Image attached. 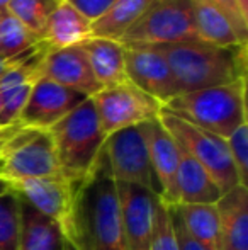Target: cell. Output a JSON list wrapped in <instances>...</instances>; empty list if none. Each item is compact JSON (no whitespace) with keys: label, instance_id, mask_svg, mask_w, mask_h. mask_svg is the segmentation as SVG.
Returning a JSON list of instances; mask_svg holds the SVG:
<instances>
[{"label":"cell","instance_id":"1","mask_svg":"<svg viewBox=\"0 0 248 250\" xmlns=\"http://www.w3.org/2000/svg\"><path fill=\"white\" fill-rule=\"evenodd\" d=\"M66 240L76 250H124L119 194L104 146L78 186L72 233Z\"/></svg>","mask_w":248,"mask_h":250},{"label":"cell","instance_id":"2","mask_svg":"<svg viewBox=\"0 0 248 250\" xmlns=\"http://www.w3.org/2000/svg\"><path fill=\"white\" fill-rule=\"evenodd\" d=\"M155 48L169 63L179 96L247 79V43L212 46L186 41Z\"/></svg>","mask_w":248,"mask_h":250},{"label":"cell","instance_id":"3","mask_svg":"<svg viewBox=\"0 0 248 250\" xmlns=\"http://www.w3.org/2000/svg\"><path fill=\"white\" fill-rule=\"evenodd\" d=\"M163 109L226 140L247 121V79L180 94L167 102Z\"/></svg>","mask_w":248,"mask_h":250},{"label":"cell","instance_id":"4","mask_svg":"<svg viewBox=\"0 0 248 250\" xmlns=\"http://www.w3.org/2000/svg\"><path fill=\"white\" fill-rule=\"evenodd\" d=\"M48 131L53 138L61 175L73 184H82L106 142L92 97L83 101Z\"/></svg>","mask_w":248,"mask_h":250},{"label":"cell","instance_id":"5","mask_svg":"<svg viewBox=\"0 0 248 250\" xmlns=\"http://www.w3.org/2000/svg\"><path fill=\"white\" fill-rule=\"evenodd\" d=\"M158 119L167 128V131L175 138L180 148L187 151L194 160H197L211 174L221 194L228 192L235 186L242 184L231 157H229L226 140L184 121L179 116L165 111L163 107L158 114Z\"/></svg>","mask_w":248,"mask_h":250},{"label":"cell","instance_id":"6","mask_svg":"<svg viewBox=\"0 0 248 250\" xmlns=\"http://www.w3.org/2000/svg\"><path fill=\"white\" fill-rule=\"evenodd\" d=\"M186 41H199L191 0H153L119 43L158 46Z\"/></svg>","mask_w":248,"mask_h":250},{"label":"cell","instance_id":"7","mask_svg":"<svg viewBox=\"0 0 248 250\" xmlns=\"http://www.w3.org/2000/svg\"><path fill=\"white\" fill-rule=\"evenodd\" d=\"M53 174L61 172L50 131L24 126L0 157V177L14 184Z\"/></svg>","mask_w":248,"mask_h":250},{"label":"cell","instance_id":"8","mask_svg":"<svg viewBox=\"0 0 248 250\" xmlns=\"http://www.w3.org/2000/svg\"><path fill=\"white\" fill-rule=\"evenodd\" d=\"M92 101L106 138L119 129L158 118L163 107L158 101L128 80L119 85L100 89L95 96H92Z\"/></svg>","mask_w":248,"mask_h":250},{"label":"cell","instance_id":"9","mask_svg":"<svg viewBox=\"0 0 248 250\" xmlns=\"http://www.w3.org/2000/svg\"><path fill=\"white\" fill-rule=\"evenodd\" d=\"M104 151L109 160L114 181L141 186L160 198L158 182L150 164L148 148L139 125L119 129L107 136L104 142Z\"/></svg>","mask_w":248,"mask_h":250},{"label":"cell","instance_id":"10","mask_svg":"<svg viewBox=\"0 0 248 250\" xmlns=\"http://www.w3.org/2000/svg\"><path fill=\"white\" fill-rule=\"evenodd\" d=\"M78 186L70 182L61 174H53L14 182L12 188L34 209L53 220L60 227L63 237L68 238L72 233Z\"/></svg>","mask_w":248,"mask_h":250},{"label":"cell","instance_id":"11","mask_svg":"<svg viewBox=\"0 0 248 250\" xmlns=\"http://www.w3.org/2000/svg\"><path fill=\"white\" fill-rule=\"evenodd\" d=\"M124 68L128 82L152 96L162 105L179 96L172 70L155 46L124 44Z\"/></svg>","mask_w":248,"mask_h":250},{"label":"cell","instance_id":"12","mask_svg":"<svg viewBox=\"0 0 248 250\" xmlns=\"http://www.w3.org/2000/svg\"><path fill=\"white\" fill-rule=\"evenodd\" d=\"M123 216L124 250H152L158 196L136 184L116 182Z\"/></svg>","mask_w":248,"mask_h":250},{"label":"cell","instance_id":"13","mask_svg":"<svg viewBox=\"0 0 248 250\" xmlns=\"http://www.w3.org/2000/svg\"><path fill=\"white\" fill-rule=\"evenodd\" d=\"M87 99L89 96L85 94L39 77L34 82L19 123L26 128L50 129Z\"/></svg>","mask_w":248,"mask_h":250},{"label":"cell","instance_id":"14","mask_svg":"<svg viewBox=\"0 0 248 250\" xmlns=\"http://www.w3.org/2000/svg\"><path fill=\"white\" fill-rule=\"evenodd\" d=\"M145 136L153 174L160 188V199L167 206H177V168L180 162V146L167 131L158 118L139 125Z\"/></svg>","mask_w":248,"mask_h":250},{"label":"cell","instance_id":"15","mask_svg":"<svg viewBox=\"0 0 248 250\" xmlns=\"http://www.w3.org/2000/svg\"><path fill=\"white\" fill-rule=\"evenodd\" d=\"M41 77L89 97L95 96L102 89L94 77L87 55L80 44L68 48H50L43 58Z\"/></svg>","mask_w":248,"mask_h":250},{"label":"cell","instance_id":"16","mask_svg":"<svg viewBox=\"0 0 248 250\" xmlns=\"http://www.w3.org/2000/svg\"><path fill=\"white\" fill-rule=\"evenodd\" d=\"M216 250H248V189L238 184L216 201Z\"/></svg>","mask_w":248,"mask_h":250},{"label":"cell","instance_id":"17","mask_svg":"<svg viewBox=\"0 0 248 250\" xmlns=\"http://www.w3.org/2000/svg\"><path fill=\"white\" fill-rule=\"evenodd\" d=\"M80 46L85 51L94 77L102 89L119 85L128 80L124 68L123 43L106 40V38H89Z\"/></svg>","mask_w":248,"mask_h":250},{"label":"cell","instance_id":"18","mask_svg":"<svg viewBox=\"0 0 248 250\" xmlns=\"http://www.w3.org/2000/svg\"><path fill=\"white\" fill-rule=\"evenodd\" d=\"M177 196L179 204H214L221 198L211 174L182 148L177 168Z\"/></svg>","mask_w":248,"mask_h":250},{"label":"cell","instance_id":"19","mask_svg":"<svg viewBox=\"0 0 248 250\" xmlns=\"http://www.w3.org/2000/svg\"><path fill=\"white\" fill-rule=\"evenodd\" d=\"M90 26L92 22L85 19L75 7L70 5L66 0H60L46 22L43 41L50 48H68L82 44L83 41L92 38Z\"/></svg>","mask_w":248,"mask_h":250},{"label":"cell","instance_id":"20","mask_svg":"<svg viewBox=\"0 0 248 250\" xmlns=\"http://www.w3.org/2000/svg\"><path fill=\"white\" fill-rule=\"evenodd\" d=\"M63 240L60 227L22 199L19 250H63Z\"/></svg>","mask_w":248,"mask_h":250},{"label":"cell","instance_id":"21","mask_svg":"<svg viewBox=\"0 0 248 250\" xmlns=\"http://www.w3.org/2000/svg\"><path fill=\"white\" fill-rule=\"evenodd\" d=\"M191 3L199 41L212 46L242 44L228 17L212 0H191Z\"/></svg>","mask_w":248,"mask_h":250},{"label":"cell","instance_id":"22","mask_svg":"<svg viewBox=\"0 0 248 250\" xmlns=\"http://www.w3.org/2000/svg\"><path fill=\"white\" fill-rule=\"evenodd\" d=\"M152 2L153 0H116L102 17L92 22V38L121 41L126 31L143 16Z\"/></svg>","mask_w":248,"mask_h":250},{"label":"cell","instance_id":"23","mask_svg":"<svg viewBox=\"0 0 248 250\" xmlns=\"http://www.w3.org/2000/svg\"><path fill=\"white\" fill-rule=\"evenodd\" d=\"M186 231L206 250H216L218 211L216 204H177Z\"/></svg>","mask_w":248,"mask_h":250},{"label":"cell","instance_id":"24","mask_svg":"<svg viewBox=\"0 0 248 250\" xmlns=\"http://www.w3.org/2000/svg\"><path fill=\"white\" fill-rule=\"evenodd\" d=\"M39 43L41 41L9 10L0 12V56L14 58Z\"/></svg>","mask_w":248,"mask_h":250},{"label":"cell","instance_id":"25","mask_svg":"<svg viewBox=\"0 0 248 250\" xmlns=\"http://www.w3.org/2000/svg\"><path fill=\"white\" fill-rule=\"evenodd\" d=\"M58 3L60 0H10L7 10L16 16L38 40L43 41L46 22Z\"/></svg>","mask_w":248,"mask_h":250},{"label":"cell","instance_id":"26","mask_svg":"<svg viewBox=\"0 0 248 250\" xmlns=\"http://www.w3.org/2000/svg\"><path fill=\"white\" fill-rule=\"evenodd\" d=\"M22 199L14 191L0 196V250H19Z\"/></svg>","mask_w":248,"mask_h":250},{"label":"cell","instance_id":"27","mask_svg":"<svg viewBox=\"0 0 248 250\" xmlns=\"http://www.w3.org/2000/svg\"><path fill=\"white\" fill-rule=\"evenodd\" d=\"M229 157L236 168L238 179L243 186H247L248 177V121L242 123L231 135L226 138Z\"/></svg>","mask_w":248,"mask_h":250},{"label":"cell","instance_id":"28","mask_svg":"<svg viewBox=\"0 0 248 250\" xmlns=\"http://www.w3.org/2000/svg\"><path fill=\"white\" fill-rule=\"evenodd\" d=\"M152 250H179L173 231L172 218L169 213V206L158 198L155 216V231H153Z\"/></svg>","mask_w":248,"mask_h":250},{"label":"cell","instance_id":"29","mask_svg":"<svg viewBox=\"0 0 248 250\" xmlns=\"http://www.w3.org/2000/svg\"><path fill=\"white\" fill-rule=\"evenodd\" d=\"M219 9L225 12V16L228 17L229 24L235 29L236 36L240 38L242 43H247L248 38V21L242 16L238 5H236V0H212Z\"/></svg>","mask_w":248,"mask_h":250},{"label":"cell","instance_id":"30","mask_svg":"<svg viewBox=\"0 0 248 250\" xmlns=\"http://www.w3.org/2000/svg\"><path fill=\"white\" fill-rule=\"evenodd\" d=\"M66 2L75 7L85 19L94 22V21L102 17L104 14L111 9V5H113L116 0H66Z\"/></svg>","mask_w":248,"mask_h":250},{"label":"cell","instance_id":"31","mask_svg":"<svg viewBox=\"0 0 248 250\" xmlns=\"http://www.w3.org/2000/svg\"><path fill=\"white\" fill-rule=\"evenodd\" d=\"M169 213H170V218H172V225H173V231H175L179 250H206L186 231V228H184V225H182V220H180V216H179V211H177V206H169Z\"/></svg>","mask_w":248,"mask_h":250},{"label":"cell","instance_id":"32","mask_svg":"<svg viewBox=\"0 0 248 250\" xmlns=\"http://www.w3.org/2000/svg\"><path fill=\"white\" fill-rule=\"evenodd\" d=\"M41 46H43V41H41L39 44H36L34 48H31V50H27L26 53H22V55L14 56V58H3V56H0V77L5 72H9L10 68H14L16 65H19L20 62H24L26 58H29V56L33 55V53H36Z\"/></svg>","mask_w":248,"mask_h":250},{"label":"cell","instance_id":"33","mask_svg":"<svg viewBox=\"0 0 248 250\" xmlns=\"http://www.w3.org/2000/svg\"><path fill=\"white\" fill-rule=\"evenodd\" d=\"M24 126L20 123H14V125H0V157H2L5 146L9 145V142L22 129Z\"/></svg>","mask_w":248,"mask_h":250},{"label":"cell","instance_id":"34","mask_svg":"<svg viewBox=\"0 0 248 250\" xmlns=\"http://www.w3.org/2000/svg\"><path fill=\"white\" fill-rule=\"evenodd\" d=\"M236 5H238L242 16L248 21V0H236Z\"/></svg>","mask_w":248,"mask_h":250},{"label":"cell","instance_id":"35","mask_svg":"<svg viewBox=\"0 0 248 250\" xmlns=\"http://www.w3.org/2000/svg\"><path fill=\"white\" fill-rule=\"evenodd\" d=\"M10 189H12V184H10L9 181H5L3 177H0V196L5 194V192H9Z\"/></svg>","mask_w":248,"mask_h":250},{"label":"cell","instance_id":"36","mask_svg":"<svg viewBox=\"0 0 248 250\" xmlns=\"http://www.w3.org/2000/svg\"><path fill=\"white\" fill-rule=\"evenodd\" d=\"M9 2H10V0H0V12L7 10V7H9Z\"/></svg>","mask_w":248,"mask_h":250},{"label":"cell","instance_id":"37","mask_svg":"<svg viewBox=\"0 0 248 250\" xmlns=\"http://www.w3.org/2000/svg\"><path fill=\"white\" fill-rule=\"evenodd\" d=\"M63 250H66V247H65V240H63Z\"/></svg>","mask_w":248,"mask_h":250},{"label":"cell","instance_id":"38","mask_svg":"<svg viewBox=\"0 0 248 250\" xmlns=\"http://www.w3.org/2000/svg\"><path fill=\"white\" fill-rule=\"evenodd\" d=\"M0 109H2V97H0Z\"/></svg>","mask_w":248,"mask_h":250}]
</instances>
